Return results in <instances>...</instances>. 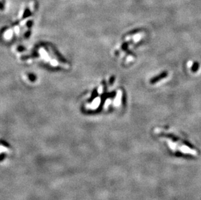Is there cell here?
<instances>
[{"label":"cell","mask_w":201,"mask_h":200,"mask_svg":"<svg viewBox=\"0 0 201 200\" xmlns=\"http://www.w3.org/2000/svg\"><path fill=\"white\" fill-rule=\"evenodd\" d=\"M31 12L30 11V9L29 7H26L24 10V12H23V14L22 16V20H24L27 18L29 17L30 16H31Z\"/></svg>","instance_id":"2"},{"label":"cell","mask_w":201,"mask_h":200,"mask_svg":"<svg viewBox=\"0 0 201 200\" xmlns=\"http://www.w3.org/2000/svg\"><path fill=\"white\" fill-rule=\"evenodd\" d=\"M167 75H168V73H167V72H164L162 73V74H160L159 75L154 77V78H153L151 80H150V82L151 84H155V83L159 82V81H161V80H162L163 79L166 78Z\"/></svg>","instance_id":"1"},{"label":"cell","mask_w":201,"mask_h":200,"mask_svg":"<svg viewBox=\"0 0 201 200\" xmlns=\"http://www.w3.org/2000/svg\"><path fill=\"white\" fill-rule=\"evenodd\" d=\"M198 69H199V64H198V63L195 62V64H193V68H192L193 71V72H196L197 70H198Z\"/></svg>","instance_id":"3"}]
</instances>
